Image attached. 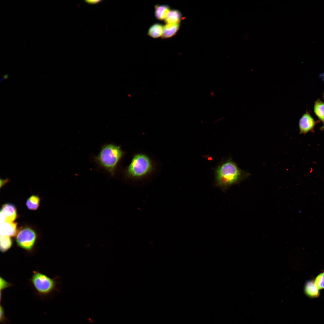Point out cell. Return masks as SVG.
<instances>
[{"mask_svg": "<svg viewBox=\"0 0 324 324\" xmlns=\"http://www.w3.org/2000/svg\"><path fill=\"white\" fill-rule=\"evenodd\" d=\"M215 184L224 190L238 182L248 173L240 169L230 158L222 161L214 168Z\"/></svg>", "mask_w": 324, "mask_h": 324, "instance_id": "obj_1", "label": "cell"}, {"mask_svg": "<svg viewBox=\"0 0 324 324\" xmlns=\"http://www.w3.org/2000/svg\"><path fill=\"white\" fill-rule=\"evenodd\" d=\"M124 154L119 146L110 144L104 146L96 156V161L112 175H114L118 163Z\"/></svg>", "mask_w": 324, "mask_h": 324, "instance_id": "obj_2", "label": "cell"}, {"mask_svg": "<svg viewBox=\"0 0 324 324\" xmlns=\"http://www.w3.org/2000/svg\"><path fill=\"white\" fill-rule=\"evenodd\" d=\"M153 164L149 158L142 153L135 154L125 171L128 177L139 178L146 176L153 169Z\"/></svg>", "mask_w": 324, "mask_h": 324, "instance_id": "obj_3", "label": "cell"}, {"mask_svg": "<svg viewBox=\"0 0 324 324\" xmlns=\"http://www.w3.org/2000/svg\"><path fill=\"white\" fill-rule=\"evenodd\" d=\"M56 279H52L43 274L34 271L30 281L38 295L45 296L56 289Z\"/></svg>", "mask_w": 324, "mask_h": 324, "instance_id": "obj_4", "label": "cell"}, {"mask_svg": "<svg viewBox=\"0 0 324 324\" xmlns=\"http://www.w3.org/2000/svg\"><path fill=\"white\" fill-rule=\"evenodd\" d=\"M16 241L19 247L28 252L34 249L37 239L35 232L29 228H25L17 232Z\"/></svg>", "mask_w": 324, "mask_h": 324, "instance_id": "obj_5", "label": "cell"}, {"mask_svg": "<svg viewBox=\"0 0 324 324\" xmlns=\"http://www.w3.org/2000/svg\"><path fill=\"white\" fill-rule=\"evenodd\" d=\"M0 224L7 222H13L16 218V209L13 204L3 205L0 210Z\"/></svg>", "mask_w": 324, "mask_h": 324, "instance_id": "obj_6", "label": "cell"}, {"mask_svg": "<svg viewBox=\"0 0 324 324\" xmlns=\"http://www.w3.org/2000/svg\"><path fill=\"white\" fill-rule=\"evenodd\" d=\"M316 122L310 114L306 112L300 118L298 123L299 134H305L314 130Z\"/></svg>", "mask_w": 324, "mask_h": 324, "instance_id": "obj_7", "label": "cell"}, {"mask_svg": "<svg viewBox=\"0 0 324 324\" xmlns=\"http://www.w3.org/2000/svg\"><path fill=\"white\" fill-rule=\"evenodd\" d=\"M320 290L315 284L314 280L306 282L304 287V292L308 297L314 298L318 297L320 295Z\"/></svg>", "mask_w": 324, "mask_h": 324, "instance_id": "obj_8", "label": "cell"}, {"mask_svg": "<svg viewBox=\"0 0 324 324\" xmlns=\"http://www.w3.org/2000/svg\"><path fill=\"white\" fill-rule=\"evenodd\" d=\"M16 223L7 222L0 224V235L10 237L16 236L17 233Z\"/></svg>", "mask_w": 324, "mask_h": 324, "instance_id": "obj_9", "label": "cell"}, {"mask_svg": "<svg viewBox=\"0 0 324 324\" xmlns=\"http://www.w3.org/2000/svg\"><path fill=\"white\" fill-rule=\"evenodd\" d=\"M179 26V23L166 24L164 26L162 38H167L174 35L178 31Z\"/></svg>", "mask_w": 324, "mask_h": 324, "instance_id": "obj_10", "label": "cell"}, {"mask_svg": "<svg viewBox=\"0 0 324 324\" xmlns=\"http://www.w3.org/2000/svg\"><path fill=\"white\" fill-rule=\"evenodd\" d=\"M155 8V16L159 20H165L170 11V7L167 5H157Z\"/></svg>", "mask_w": 324, "mask_h": 324, "instance_id": "obj_11", "label": "cell"}, {"mask_svg": "<svg viewBox=\"0 0 324 324\" xmlns=\"http://www.w3.org/2000/svg\"><path fill=\"white\" fill-rule=\"evenodd\" d=\"M163 26L159 23H154L149 28L148 34L153 38H157L162 36L163 31Z\"/></svg>", "mask_w": 324, "mask_h": 324, "instance_id": "obj_12", "label": "cell"}, {"mask_svg": "<svg viewBox=\"0 0 324 324\" xmlns=\"http://www.w3.org/2000/svg\"><path fill=\"white\" fill-rule=\"evenodd\" d=\"M181 18L180 13L176 10H170L165 22L166 24L179 23Z\"/></svg>", "mask_w": 324, "mask_h": 324, "instance_id": "obj_13", "label": "cell"}, {"mask_svg": "<svg viewBox=\"0 0 324 324\" xmlns=\"http://www.w3.org/2000/svg\"><path fill=\"white\" fill-rule=\"evenodd\" d=\"M314 111L315 115L324 124V103L318 99L315 102Z\"/></svg>", "mask_w": 324, "mask_h": 324, "instance_id": "obj_14", "label": "cell"}, {"mask_svg": "<svg viewBox=\"0 0 324 324\" xmlns=\"http://www.w3.org/2000/svg\"><path fill=\"white\" fill-rule=\"evenodd\" d=\"M39 197L36 195H32L27 200L26 205L27 208L30 210H35L39 207L40 204Z\"/></svg>", "mask_w": 324, "mask_h": 324, "instance_id": "obj_15", "label": "cell"}, {"mask_svg": "<svg viewBox=\"0 0 324 324\" xmlns=\"http://www.w3.org/2000/svg\"><path fill=\"white\" fill-rule=\"evenodd\" d=\"M12 245V240L10 236L0 235V250L2 252L9 250Z\"/></svg>", "mask_w": 324, "mask_h": 324, "instance_id": "obj_16", "label": "cell"}, {"mask_svg": "<svg viewBox=\"0 0 324 324\" xmlns=\"http://www.w3.org/2000/svg\"><path fill=\"white\" fill-rule=\"evenodd\" d=\"M314 280L319 290L324 289V270L319 274Z\"/></svg>", "mask_w": 324, "mask_h": 324, "instance_id": "obj_17", "label": "cell"}, {"mask_svg": "<svg viewBox=\"0 0 324 324\" xmlns=\"http://www.w3.org/2000/svg\"><path fill=\"white\" fill-rule=\"evenodd\" d=\"M0 322L1 323H5L6 321L7 320L6 317L5 316V313L4 312V309L3 307L1 305H0Z\"/></svg>", "mask_w": 324, "mask_h": 324, "instance_id": "obj_18", "label": "cell"}, {"mask_svg": "<svg viewBox=\"0 0 324 324\" xmlns=\"http://www.w3.org/2000/svg\"><path fill=\"white\" fill-rule=\"evenodd\" d=\"M1 281L2 282V286H1V291L2 289V290L5 288H6L10 286V284L7 282H6L3 279L1 278Z\"/></svg>", "mask_w": 324, "mask_h": 324, "instance_id": "obj_19", "label": "cell"}, {"mask_svg": "<svg viewBox=\"0 0 324 324\" xmlns=\"http://www.w3.org/2000/svg\"><path fill=\"white\" fill-rule=\"evenodd\" d=\"M10 182V180L8 178L5 179H0V187H1L7 183Z\"/></svg>", "mask_w": 324, "mask_h": 324, "instance_id": "obj_20", "label": "cell"}, {"mask_svg": "<svg viewBox=\"0 0 324 324\" xmlns=\"http://www.w3.org/2000/svg\"><path fill=\"white\" fill-rule=\"evenodd\" d=\"M101 0H85V1L89 4H94L98 3L101 1Z\"/></svg>", "mask_w": 324, "mask_h": 324, "instance_id": "obj_21", "label": "cell"}, {"mask_svg": "<svg viewBox=\"0 0 324 324\" xmlns=\"http://www.w3.org/2000/svg\"><path fill=\"white\" fill-rule=\"evenodd\" d=\"M8 77V74H6L4 75L2 78H1V79H0V82H2V81H3L5 79H7V78Z\"/></svg>", "mask_w": 324, "mask_h": 324, "instance_id": "obj_22", "label": "cell"}, {"mask_svg": "<svg viewBox=\"0 0 324 324\" xmlns=\"http://www.w3.org/2000/svg\"><path fill=\"white\" fill-rule=\"evenodd\" d=\"M323 129H324V124H323L321 128V130H323Z\"/></svg>", "mask_w": 324, "mask_h": 324, "instance_id": "obj_23", "label": "cell"}, {"mask_svg": "<svg viewBox=\"0 0 324 324\" xmlns=\"http://www.w3.org/2000/svg\"><path fill=\"white\" fill-rule=\"evenodd\" d=\"M323 98H324V93H323Z\"/></svg>", "mask_w": 324, "mask_h": 324, "instance_id": "obj_24", "label": "cell"}]
</instances>
